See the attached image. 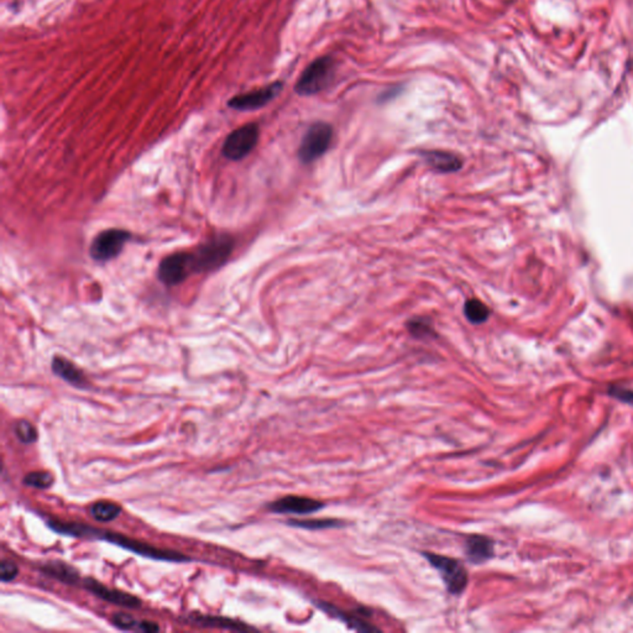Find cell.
Returning a JSON list of instances; mask_svg holds the SVG:
<instances>
[{
    "mask_svg": "<svg viewBox=\"0 0 633 633\" xmlns=\"http://www.w3.org/2000/svg\"><path fill=\"white\" fill-rule=\"evenodd\" d=\"M111 623L120 630H134V628H139L140 623L128 614L119 612L111 617Z\"/></svg>",
    "mask_w": 633,
    "mask_h": 633,
    "instance_id": "25",
    "label": "cell"
},
{
    "mask_svg": "<svg viewBox=\"0 0 633 633\" xmlns=\"http://www.w3.org/2000/svg\"><path fill=\"white\" fill-rule=\"evenodd\" d=\"M14 432H15L17 438L24 444H33L39 437L38 429L35 428L33 423L29 422L26 419L17 421L14 426Z\"/></svg>",
    "mask_w": 633,
    "mask_h": 633,
    "instance_id": "20",
    "label": "cell"
},
{
    "mask_svg": "<svg viewBox=\"0 0 633 633\" xmlns=\"http://www.w3.org/2000/svg\"><path fill=\"white\" fill-rule=\"evenodd\" d=\"M40 570L44 572L45 575L56 579L67 585H74V584L79 583V572H77V569L67 564L65 561H47V563H45L44 566L40 567Z\"/></svg>",
    "mask_w": 633,
    "mask_h": 633,
    "instance_id": "14",
    "label": "cell"
},
{
    "mask_svg": "<svg viewBox=\"0 0 633 633\" xmlns=\"http://www.w3.org/2000/svg\"><path fill=\"white\" fill-rule=\"evenodd\" d=\"M139 630L140 631H144V632H157V631H160V626L156 625L155 623L141 621L139 623Z\"/></svg>",
    "mask_w": 633,
    "mask_h": 633,
    "instance_id": "27",
    "label": "cell"
},
{
    "mask_svg": "<svg viewBox=\"0 0 633 633\" xmlns=\"http://www.w3.org/2000/svg\"><path fill=\"white\" fill-rule=\"evenodd\" d=\"M407 327H408L410 333L415 335L416 338H428L434 333L431 321L421 318V316L411 319L407 324Z\"/></svg>",
    "mask_w": 633,
    "mask_h": 633,
    "instance_id": "22",
    "label": "cell"
},
{
    "mask_svg": "<svg viewBox=\"0 0 633 633\" xmlns=\"http://www.w3.org/2000/svg\"><path fill=\"white\" fill-rule=\"evenodd\" d=\"M89 513L98 522H111L120 516L122 507L111 501H97L89 507Z\"/></svg>",
    "mask_w": 633,
    "mask_h": 633,
    "instance_id": "17",
    "label": "cell"
},
{
    "mask_svg": "<svg viewBox=\"0 0 633 633\" xmlns=\"http://www.w3.org/2000/svg\"><path fill=\"white\" fill-rule=\"evenodd\" d=\"M467 561L478 566L494 556V542L483 534H472L465 542Z\"/></svg>",
    "mask_w": 633,
    "mask_h": 633,
    "instance_id": "12",
    "label": "cell"
},
{
    "mask_svg": "<svg viewBox=\"0 0 633 633\" xmlns=\"http://www.w3.org/2000/svg\"><path fill=\"white\" fill-rule=\"evenodd\" d=\"M422 155L428 165L439 173H456L463 165L459 156L444 151H427Z\"/></svg>",
    "mask_w": 633,
    "mask_h": 633,
    "instance_id": "15",
    "label": "cell"
},
{
    "mask_svg": "<svg viewBox=\"0 0 633 633\" xmlns=\"http://www.w3.org/2000/svg\"><path fill=\"white\" fill-rule=\"evenodd\" d=\"M324 504L305 496H285L269 505V510L278 515H311L322 510Z\"/></svg>",
    "mask_w": 633,
    "mask_h": 633,
    "instance_id": "10",
    "label": "cell"
},
{
    "mask_svg": "<svg viewBox=\"0 0 633 633\" xmlns=\"http://www.w3.org/2000/svg\"><path fill=\"white\" fill-rule=\"evenodd\" d=\"M191 273L192 270L189 253H175L162 260L159 266L157 276L162 284L166 286H176L184 282Z\"/></svg>",
    "mask_w": 633,
    "mask_h": 633,
    "instance_id": "9",
    "label": "cell"
},
{
    "mask_svg": "<svg viewBox=\"0 0 633 633\" xmlns=\"http://www.w3.org/2000/svg\"><path fill=\"white\" fill-rule=\"evenodd\" d=\"M282 88H284V82L276 81L262 88L233 95L228 100L227 106L233 111H257V109H262L264 106H267L270 102H273L281 93Z\"/></svg>",
    "mask_w": 633,
    "mask_h": 633,
    "instance_id": "8",
    "label": "cell"
},
{
    "mask_svg": "<svg viewBox=\"0 0 633 633\" xmlns=\"http://www.w3.org/2000/svg\"><path fill=\"white\" fill-rule=\"evenodd\" d=\"M189 621L193 623V625L205 626V627H219L225 628V630H237V631H246V630L250 628L249 626L244 625V623H237V621H233V620H230V618L217 616H203V615H200V614H195V615L189 616Z\"/></svg>",
    "mask_w": 633,
    "mask_h": 633,
    "instance_id": "16",
    "label": "cell"
},
{
    "mask_svg": "<svg viewBox=\"0 0 633 633\" xmlns=\"http://www.w3.org/2000/svg\"><path fill=\"white\" fill-rule=\"evenodd\" d=\"M19 574V568L14 561L4 559L0 563V580L3 583H10L17 578Z\"/></svg>",
    "mask_w": 633,
    "mask_h": 633,
    "instance_id": "24",
    "label": "cell"
},
{
    "mask_svg": "<svg viewBox=\"0 0 633 633\" xmlns=\"http://www.w3.org/2000/svg\"><path fill=\"white\" fill-rule=\"evenodd\" d=\"M423 556L434 569L438 570L449 594L460 595L467 589V572L460 561L435 553H423Z\"/></svg>",
    "mask_w": 633,
    "mask_h": 633,
    "instance_id": "4",
    "label": "cell"
},
{
    "mask_svg": "<svg viewBox=\"0 0 633 633\" xmlns=\"http://www.w3.org/2000/svg\"><path fill=\"white\" fill-rule=\"evenodd\" d=\"M83 585L84 588L90 591L92 594H95V596H98L102 600L111 602V604H114V605L122 606V607H128V609H138V607L141 606V601L136 596L127 594V593L119 591V590L109 589V588H106L103 584H100L99 582H97L95 579H84Z\"/></svg>",
    "mask_w": 633,
    "mask_h": 633,
    "instance_id": "11",
    "label": "cell"
},
{
    "mask_svg": "<svg viewBox=\"0 0 633 633\" xmlns=\"http://www.w3.org/2000/svg\"><path fill=\"white\" fill-rule=\"evenodd\" d=\"M49 527L54 529L57 534H67V536H72V537L103 539L111 545H118L129 552H133L138 556H146L154 561H175V563L189 561V558L175 550L156 548L154 545H146L144 542H140L136 539L128 538L122 534L88 527L82 523L63 522V521L51 520L49 521Z\"/></svg>",
    "mask_w": 633,
    "mask_h": 633,
    "instance_id": "1",
    "label": "cell"
},
{
    "mask_svg": "<svg viewBox=\"0 0 633 633\" xmlns=\"http://www.w3.org/2000/svg\"><path fill=\"white\" fill-rule=\"evenodd\" d=\"M333 138V129L327 122H316L307 130L301 143L298 156L303 163H310L326 152Z\"/></svg>",
    "mask_w": 633,
    "mask_h": 633,
    "instance_id": "6",
    "label": "cell"
},
{
    "mask_svg": "<svg viewBox=\"0 0 633 633\" xmlns=\"http://www.w3.org/2000/svg\"><path fill=\"white\" fill-rule=\"evenodd\" d=\"M334 72L335 66L332 57L329 56L318 57L316 60L310 63L301 74L296 83V93L308 97L322 92L332 82Z\"/></svg>",
    "mask_w": 633,
    "mask_h": 633,
    "instance_id": "3",
    "label": "cell"
},
{
    "mask_svg": "<svg viewBox=\"0 0 633 633\" xmlns=\"http://www.w3.org/2000/svg\"><path fill=\"white\" fill-rule=\"evenodd\" d=\"M234 249V239L228 234H219L217 237L200 245L191 255L192 273H211L222 267L228 262Z\"/></svg>",
    "mask_w": 633,
    "mask_h": 633,
    "instance_id": "2",
    "label": "cell"
},
{
    "mask_svg": "<svg viewBox=\"0 0 633 633\" xmlns=\"http://www.w3.org/2000/svg\"><path fill=\"white\" fill-rule=\"evenodd\" d=\"M130 237L131 235L129 232L122 229L104 230L98 234L92 241L89 254L95 262H111L122 253V248L130 239Z\"/></svg>",
    "mask_w": 633,
    "mask_h": 633,
    "instance_id": "7",
    "label": "cell"
},
{
    "mask_svg": "<svg viewBox=\"0 0 633 633\" xmlns=\"http://www.w3.org/2000/svg\"><path fill=\"white\" fill-rule=\"evenodd\" d=\"M54 481H55L54 475L49 472H29L28 475L24 478V483L35 488V489H49L52 486Z\"/></svg>",
    "mask_w": 633,
    "mask_h": 633,
    "instance_id": "21",
    "label": "cell"
},
{
    "mask_svg": "<svg viewBox=\"0 0 633 633\" xmlns=\"http://www.w3.org/2000/svg\"><path fill=\"white\" fill-rule=\"evenodd\" d=\"M464 313H465L467 321L472 324L486 322L490 316V310L488 306L476 298L467 301V303L464 306Z\"/></svg>",
    "mask_w": 633,
    "mask_h": 633,
    "instance_id": "19",
    "label": "cell"
},
{
    "mask_svg": "<svg viewBox=\"0 0 633 633\" xmlns=\"http://www.w3.org/2000/svg\"><path fill=\"white\" fill-rule=\"evenodd\" d=\"M289 526L306 528V529H324V528L339 527L340 522L335 520H307V521H289Z\"/></svg>",
    "mask_w": 633,
    "mask_h": 633,
    "instance_id": "23",
    "label": "cell"
},
{
    "mask_svg": "<svg viewBox=\"0 0 633 633\" xmlns=\"http://www.w3.org/2000/svg\"><path fill=\"white\" fill-rule=\"evenodd\" d=\"M319 604H321L319 607L323 609L324 611L328 612V614L332 615V616L338 617L340 620H343L344 623H348L350 627L354 628V630L362 631V632L378 631V627H374V626L367 625V623H364L359 617L354 616V615H345V612L339 611L337 607H334V606L330 605V604H324V602H319Z\"/></svg>",
    "mask_w": 633,
    "mask_h": 633,
    "instance_id": "18",
    "label": "cell"
},
{
    "mask_svg": "<svg viewBox=\"0 0 633 633\" xmlns=\"http://www.w3.org/2000/svg\"><path fill=\"white\" fill-rule=\"evenodd\" d=\"M611 394L618 400L625 401L628 403L633 405V391L632 390L621 389V387H612Z\"/></svg>",
    "mask_w": 633,
    "mask_h": 633,
    "instance_id": "26",
    "label": "cell"
},
{
    "mask_svg": "<svg viewBox=\"0 0 633 633\" xmlns=\"http://www.w3.org/2000/svg\"><path fill=\"white\" fill-rule=\"evenodd\" d=\"M52 371L55 372L58 378L65 380L66 383H71L74 387L83 389L88 383L81 369H78L73 362L67 360L62 356H55L52 360Z\"/></svg>",
    "mask_w": 633,
    "mask_h": 633,
    "instance_id": "13",
    "label": "cell"
},
{
    "mask_svg": "<svg viewBox=\"0 0 633 633\" xmlns=\"http://www.w3.org/2000/svg\"><path fill=\"white\" fill-rule=\"evenodd\" d=\"M260 136V129L256 122L245 124L229 134L223 144L222 154L232 161H239L255 149Z\"/></svg>",
    "mask_w": 633,
    "mask_h": 633,
    "instance_id": "5",
    "label": "cell"
}]
</instances>
